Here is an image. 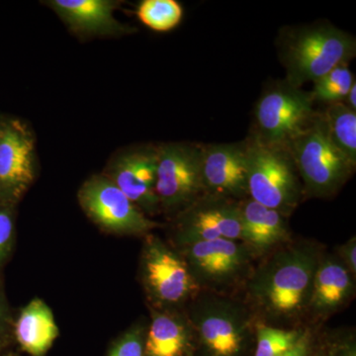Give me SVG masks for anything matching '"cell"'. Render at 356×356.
Returning a JSON list of instances; mask_svg holds the SVG:
<instances>
[{"mask_svg": "<svg viewBox=\"0 0 356 356\" xmlns=\"http://www.w3.org/2000/svg\"><path fill=\"white\" fill-rule=\"evenodd\" d=\"M346 104L350 107V109L355 110L356 111V83H353V86H351L350 92L346 95Z\"/></svg>", "mask_w": 356, "mask_h": 356, "instance_id": "29", "label": "cell"}, {"mask_svg": "<svg viewBox=\"0 0 356 356\" xmlns=\"http://www.w3.org/2000/svg\"><path fill=\"white\" fill-rule=\"evenodd\" d=\"M142 274L149 297L161 311L189 305L201 292L182 255L154 236L146 241Z\"/></svg>", "mask_w": 356, "mask_h": 356, "instance_id": "8", "label": "cell"}, {"mask_svg": "<svg viewBox=\"0 0 356 356\" xmlns=\"http://www.w3.org/2000/svg\"><path fill=\"white\" fill-rule=\"evenodd\" d=\"M305 195L327 198L334 195L353 175L355 166L334 146L322 114L287 146Z\"/></svg>", "mask_w": 356, "mask_h": 356, "instance_id": "5", "label": "cell"}, {"mask_svg": "<svg viewBox=\"0 0 356 356\" xmlns=\"http://www.w3.org/2000/svg\"><path fill=\"white\" fill-rule=\"evenodd\" d=\"M315 336L310 327H305L298 341L289 350L278 356H311L313 353Z\"/></svg>", "mask_w": 356, "mask_h": 356, "instance_id": "26", "label": "cell"}, {"mask_svg": "<svg viewBox=\"0 0 356 356\" xmlns=\"http://www.w3.org/2000/svg\"><path fill=\"white\" fill-rule=\"evenodd\" d=\"M248 198L289 218L305 196L287 147L247 140Z\"/></svg>", "mask_w": 356, "mask_h": 356, "instance_id": "4", "label": "cell"}, {"mask_svg": "<svg viewBox=\"0 0 356 356\" xmlns=\"http://www.w3.org/2000/svg\"><path fill=\"white\" fill-rule=\"evenodd\" d=\"M311 92L286 81L266 90L255 109L257 140L266 145L287 147L315 118Z\"/></svg>", "mask_w": 356, "mask_h": 356, "instance_id": "7", "label": "cell"}, {"mask_svg": "<svg viewBox=\"0 0 356 356\" xmlns=\"http://www.w3.org/2000/svg\"><path fill=\"white\" fill-rule=\"evenodd\" d=\"M187 317L201 356H250L257 320L243 300L201 291Z\"/></svg>", "mask_w": 356, "mask_h": 356, "instance_id": "2", "label": "cell"}, {"mask_svg": "<svg viewBox=\"0 0 356 356\" xmlns=\"http://www.w3.org/2000/svg\"><path fill=\"white\" fill-rule=\"evenodd\" d=\"M179 254L201 291L219 295L245 287L257 261L242 241L228 238L181 245Z\"/></svg>", "mask_w": 356, "mask_h": 356, "instance_id": "6", "label": "cell"}, {"mask_svg": "<svg viewBox=\"0 0 356 356\" xmlns=\"http://www.w3.org/2000/svg\"><path fill=\"white\" fill-rule=\"evenodd\" d=\"M21 348L32 356L50 350L58 336V327L48 305L40 299L30 302L21 312L15 327Z\"/></svg>", "mask_w": 356, "mask_h": 356, "instance_id": "19", "label": "cell"}, {"mask_svg": "<svg viewBox=\"0 0 356 356\" xmlns=\"http://www.w3.org/2000/svg\"><path fill=\"white\" fill-rule=\"evenodd\" d=\"M195 336L187 315L154 311L145 337L144 356H194Z\"/></svg>", "mask_w": 356, "mask_h": 356, "instance_id": "18", "label": "cell"}, {"mask_svg": "<svg viewBox=\"0 0 356 356\" xmlns=\"http://www.w3.org/2000/svg\"><path fill=\"white\" fill-rule=\"evenodd\" d=\"M322 115L332 142L355 168L356 111L339 102L330 104Z\"/></svg>", "mask_w": 356, "mask_h": 356, "instance_id": "20", "label": "cell"}, {"mask_svg": "<svg viewBox=\"0 0 356 356\" xmlns=\"http://www.w3.org/2000/svg\"><path fill=\"white\" fill-rule=\"evenodd\" d=\"M201 175L205 195L248 198L247 140L202 147Z\"/></svg>", "mask_w": 356, "mask_h": 356, "instance_id": "13", "label": "cell"}, {"mask_svg": "<svg viewBox=\"0 0 356 356\" xmlns=\"http://www.w3.org/2000/svg\"><path fill=\"white\" fill-rule=\"evenodd\" d=\"M144 332L137 327L127 332L115 344L109 356H144Z\"/></svg>", "mask_w": 356, "mask_h": 356, "instance_id": "24", "label": "cell"}, {"mask_svg": "<svg viewBox=\"0 0 356 356\" xmlns=\"http://www.w3.org/2000/svg\"><path fill=\"white\" fill-rule=\"evenodd\" d=\"M35 143L18 119H0V201L19 199L34 180Z\"/></svg>", "mask_w": 356, "mask_h": 356, "instance_id": "12", "label": "cell"}, {"mask_svg": "<svg viewBox=\"0 0 356 356\" xmlns=\"http://www.w3.org/2000/svg\"><path fill=\"white\" fill-rule=\"evenodd\" d=\"M324 252L320 243L290 241L261 259L243 287V301L257 321L299 327L307 317L314 276Z\"/></svg>", "mask_w": 356, "mask_h": 356, "instance_id": "1", "label": "cell"}, {"mask_svg": "<svg viewBox=\"0 0 356 356\" xmlns=\"http://www.w3.org/2000/svg\"><path fill=\"white\" fill-rule=\"evenodd\" d=\"M79 198L88 217L115 233L143 235L158 226L109 177L89 178L81 186Z\"/></svg>", "mask_w": 356, "mask_h": 356, "instance_id": "10", "label": "cell"}, {"mask_svg": "<svg viewBox=\"0 0 356 356\" xmlns=\"http://www.w3.org/2000/svg\"><path fill=\"white\" fill-rule=\"evenodd\" d=\"M201 149L186 143L156 147V192L161 209L180 213L204 195Z\"/></svg>", "mask_w": 356, "mask_h": 356, "instance_id": "9", "label": "cell"}, {"mask_svg": "<svg viewBox=\"0 0 356 356\" xmlns=\"http://www.w3.org/2000/svg\"><path fill=\"white\" fill-rule=\"evenodd\" d=\"M240 201L201 196L178 213L177 242L181 245L218 238L242 241Z\"/></svg>", "mask_w": 356, "mask_h": 356, "instance_id": "11", "label": "cell"}, {"mask_svg": "<svg viewBox=\"0 0 356 356\" xmlns=\"http://www.w3.org/2000/svg\"><path fill=\"white\" fill-rule=\"evenodd\" d=\"M13 234V219L6 202L0 201V261L6 254Z\"/></svg>", "mask_w": 356, "mask_h": 356, "instance_id": "25", "label": "cell"}, {"mask_svg": "<svg viewBox=\"0 0 356 356\" xmlns=\"http://www.w3.org/2000/svg\"><path fill=\"white\" fill-rule=\"evenodd\" d=\"M327 356H356L355 337H343L339 341L332 343Z\"/></svg>", "mask_w": 356, "mask_h": 356, "instance_id": "28", "label": "cell"}, {"mask_svg": "<svg viewBox=\"0 0 356 356\" xmlns=\"http://www.w3.org/2000/svg\"><path fill=\"white\" fill-rule=\"evenodd\" d=\"M353 275L356 276V238L351 236L343 245L337 248L336 254Z\"/></svg>", "mask_w": 356, "mask_h": 356, "instance_id": "27", "label": "cell"}, {"mask_svg": "<svg viewBox=\"0 0 356 356\" xmlns=\"http://www.w3.org/2000/svg\"><path fill=\"white\" fill-rule=\"evenodd\" d=\"M355 294V276L336 254L324 252L314 276L307 316L325 320L343 310Z\"/></svg>", "mask_w": 356, "mask_h": 356, "instance_id": "15", "label": "cell"}, {"mask_svg": "<svg viewBox=\"0 0 356 356\" xmlns=\"http://www.w3.org/2000/svg\"><path fill=\"white\" fill-rule=\"evenodd\" d=\"M305 327H275L257 321L252 356H278L289 350L303 334Z\"/></svg>", "mask_w": 356, "mask_h": 356, "instance_id": "21", "label": "cell"}, {"mask_svg": "<svg viewBox=\"0 0 356 356\" xmlns=\"http://www.w3.org/2000/svg\"><path fill=\"white\" fill-rule=\"evenodd\" d=\"M286 81L301 88L317 81L339 65L355 57V39L332 25L299 28L288 35L281 49Z\"/></svg>", "mask_w": 356, "mask_h": 356, "instance_id": "3", "label": "cell"}, {"mask_svg": "<svg viewBox=\"0 0 356 356\" xmlns=\"http://www.w3.org/2000/svg\"><path fill=\"white\" fill-rule=\"evenodd\" d=\"M355 83L348 64L341 65L315 81L311 93L314 100L329 105L343 102Z\"/></svg>", "mask_w": 356, "mask_h": 356, "instance_id": "23", "label": "cell"}, {"mask_svg": "<svg viewBox=\"0 0 356 356\" xmlns=\"http://www.w3.org/2000/svg\"><path fill=\"white\" fill-rule=\"evenodd\" d=\"M143 24L156 32H168L181 22L184 8L175 0H144L137 10Z\"/></svg>", "mask_w": 356, "mask_h": 356, "instance_id": "22", "label": "cell"}, {"mask_svg": "<svg viewBox=\"0 0 356 356\" xmlns=\"http://www.w3.org/2000/svg\"><path fill=\"white\" fill-rule=\"evenodd\" d=\"M242 242L261 259L292 241L288 218L250 198L240 201Z\"/></svg>", "mask_w": 356, "mask_h": 356, "instance_id": "16", "label": "cell"}, {"mask_svg": "<svg viewBox=\"0 0 356 356\" xmlns=\"http://www.w3.org/2000/svg\"><path fill=\"white\" fill-rule=\"evenodd\" d=\"M156 147H140L115 159L109 178L140 211L154 215L161 210L156 192Z\"/></svg>", "mask_w": 356, "mask_h": 356, "instance_id": "14", "label": "cell"}, {"mask_svg": "<svg viewBox=\"0 0 356 356\" xmlns=\"http://www.w3.org/2000/svg\"><path fill=\"white\" fill-rule=\"evenodd\" d=\"M49 6L72 31L86 36H119L133 31L114 17L119 2L112 0H51Z\"/></svg>", "mask_w": 356, "mask_h": 356, "instance_id": "17", "label": "cell"}]
</instances>
